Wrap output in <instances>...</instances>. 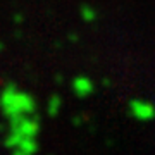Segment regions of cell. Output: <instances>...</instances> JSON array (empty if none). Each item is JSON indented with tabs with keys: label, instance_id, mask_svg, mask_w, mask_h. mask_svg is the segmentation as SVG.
Masks as SVG:
<instances>
[{
	"label": "cell",
	"instance_id": "1",
	"mask_svg": "<svg viewBox=\"0 0 155 155\" xmlns=\"http://www.w3.org/2000/svg\"><path fill=\"white\" fill-rule=\"evenodd\" d=\"M0 107L9 119L17 116H28L35 112V100L28 93H22L16 86L9 84L0 93Z\"/></svg>",
	"mask_w": 155,
	"mask_h": 155
},
{
	"label": "cell",
	"instance_id": "6",
	"mask_svg": "<svg viewBox=\"0 0 155 155\" xmlns=\"http://www.w3.org/2000/svg\"><path fill=\"white\" fill-rule=\"evenodd\" d=\"M61 105H62V102H61V97H57V95H52L48 100V107H47V112H48V116H57L59 114V110H61Z\"/></svg>",
	"mask_w": 155,
	"mask_h": 155
},
{
	"label": "cell",
	"instance_id": "2",
	"mask_svg": "<svg viewBox=\"0 0 155 155\" xmlns=\"http://www.w3.org/2000/svg\"><path fill=\"white\" fill-rule=\"evenodd\" d=\"M40 133V122L35 119L33 114L28 116H17L9 119V133L4 138V145L7 148H16L22 140L26 138H36Z\"/></svg>",
	"mask_w": 155,
	"mask_h": 155
},
{
	"label": "cell",
	"instance_id": "3",
	"mask_svg": "<svg viewBox=\"0 0 155 155\" xmlns=\"http://www.w3.org/2000/svg\"><path fill=\"white\" fill-rule=\"evenodd\" d=\"M129 114L136 121H141V122L153 121L155 119V105L152 102H147V100L134 98L129 102Z\"/></svg>",
	"mask_w": 155,
	"mask_h": 155
},
{
	"label": "cell",
	"instance_id": "4",
	"mask_svg": "<svg viewBox=\"0 0 155 155\" xmlns=\"http://www.w3.org/2000/svg\"><path fill=\"white\" fill-rule=\"evenodd\" d=\"M93 83H91V79L84 76H79L76 78L74 81H72V90H74V93L79 97V98H83V97H88V95L93 93Z\"/></svg>",
	"mask_w": 155,
	"mask_h": 155
},
{
	"label": "cell",
	"instance_id": "7",
	"mask_svg": "<svg viewBox=\"0 0 155 155\" xmlns=\"http://www.w3.org/2000/svg\"><path fill=\"white\" fill-rule=\"evenodd\" d=\"M81 14H83V16H84V19H88V21H93L95 17H97L95 11H93V9H90V7H84Z\"/></svg>",
	"mask_w": 155,
	"mask_h": 155
},
{
	"label": "cell",
	"instance_id": "5",
	"mask_svg": "<svg viewBox=\"0 0 155 155\" xmlns=\"http://www.w3.org/2000/svg\"><path fill=\"white\" fill-rule=\"evenodd\" d=\"M38 152V143L36 138H26L17 145L16 148H12V155H35Z\"/></svg>",
	"mask_w": 155,
	"mask_h": 155
}]
</instances>
